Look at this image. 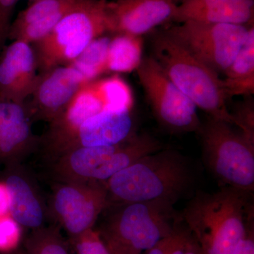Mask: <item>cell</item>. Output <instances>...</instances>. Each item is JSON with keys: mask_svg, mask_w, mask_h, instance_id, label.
<instances>
[{"mask_svg": "<svg viewBox=\"0 0 254 254\" xmlns=\"http://www.w3.org/2000/svg\"><path fill=\"white\" fill-rule=\"evenodd\" d=\"M175 203L155 200L115 205L99 232L110 254H142L173 231Z\"/></svg>", "mask_w": 254, "mask_h": 254, "instance_id": "277c9868", "label": "cell"}, {"mask_svg": "<svg viewBox=\"0 0 254 254\" xmlns=\"http://www.w3.org/2000/svg\"><path fill=\"white\" fill-rule=\"evenodd\" d=\"M131 111L103 110L88 118L63 154L78 147L113 146L129 139L136 134Z\"/></svg>", "mask_w": 254, "mask_h": 254, "instance_id": "9a60e30c", "label": "cell"}, {"mask_svg": "<svg viewBox=\"0 0 254 254\" xmlns=\"http://www.w3.org/2000/svg\"><path fill=\"white\" fill-rule=\"evenodd\" d=\"M197 177L190 158L163 148L138 159L105 182L108 207L164 200L176 203L193 195Z\"/></svg>", "mask_w": 254, "mask_h": 254, "instance_id": "6da1fadb", "label": "cell"}, {"mask_svg": "<svg viewBox=\"0 0 254 254\" xmlns=\"http://www.w3.org/2000/svg\"><path fill=\"white\" fill-rule=\"evenodd\" d=\"M174 0H113L107 2L112 33L143 36L174 22Z\"/></svg>", "mask_w": 254, "mask_h": 254, "instance_id": "7c38bea8", "label": "cell"}, {"mask_svg": "<svg viewBox=\"0 0 254 254\" xmlns=\"http://www.w3.org/2000/svg\"><path fill=\"white\" fill-rule=\"evenodd\" d=\"M103 110L104 105L93 83L82 87L64 111L50 123L46 141L48 149L59 156L63 154L81 125Z\"/></svg>", "mask_w": 254, "mask_h": 254, "instance_id": "5bb4252c", "label": "cell"}, {"mask_svg": "<svg viewBox=\"0 0 254 254\" xmlns=\"http://www.w3.org/2000/svg\"><path fill=\"white\" fill-rule=\"evenodd\" d=\"M9 193V215L20 226L36 229L44 222V212L40 200L26 180L11 174L5 182Z\"/></svg>", "mask_w": 254, "mask_h": 254, "instance_id": "ac0fdd59", "label": "cell"}, {"mask_svg": "<svg viewBox=\"0 0 254 254\" xmlns=\"http://www.w3.org/2000/svg\"><path fill=\"white\" fill-rule=\"evenodd\" d=\"M185 254H203L199 246L194 240L193 236L187 245L186 252Z\"/></svg>", "mask_w": 254, "mask_h": 254, "instance_id": "d6a6232c", "label": "cell"}, {"mask_svg": "<svg viewBox=\"0 0 254 254\" xmlns=\"http://www.w3.org/2000/svg\"><path fill=\"white\" fill-rule=\"evenodd\" d=\"M252 193L230 187L198 190L180 214L203 254H232L254 211Z\"/></svg>", "mask_w": 254, "mask_h": 254, "instance_id": "7a4b0ae2", "label": "cell"}, {"mask_svg": "<svg viewBox=\"0 0 254 254\" xmlns=\"http://www.w3.org/2000/svg\"><path fill=\"white\" fill-rule=\"evenodd\" d=\"M110 39L111 37L105 35L95 38L68 64L81 73L87 83L95 81L107 72Z\"/></svg>", "mask_w": 254, "mask_h": 254, "instance_id": "44dd1931", "label": "cell"}, {"mask_svg": "<svg viewBox=\"0 0 254 254\" xmlns=\"http://www.w3.org/2000/svg\"><path fill=\"white\" fill-rule=\"evenodd\" d=\"M136 72L162 127L172 133H198L202 124L198 108L168 77L153 57L143 58Z\"/></svg>", "mask_w": 254, "mask_h": 254, "instance_id": "ba28073f", "label": "cell"}, {"mask_svg": "<svg viewBox=\"0 0 254 254\" xmlns=\"http://www.w3.org/2000/svg\"><path fill=\"white\" fill-rule=\"evenodd\" d=\"M106 1H113V0H106Z\"/></svg>", "mask_w": 254, "mask_h": 254, "instance_id": "d590c367", "label": "cell"}, {"mask_svg": "<svg viewBox=\"0 0 254 254\" xmlns=\"http://www.w3.org/2000/svg\"><path fill=\"white\" fill-rule=\"evenodd\" d=\"M87 83L69 65L39 73L36 86L24 105L28 116L53 123ZM26 100V101H27Z\"/></svg>", "mask_w": 254, "mask_h": 254, "instance_id": "8fae6325", "label": "cell"}, {"mask_svg": "<svg viewBox=\"0 0 254 254\" xmlns=\"http://www.w3.org/2000/svg\"><path fill=\"white\" fill-rule=\"evenodd\" d=\"M174 1H175V2L177 3V4H180V2L182 1V0H174Z\"/></svg>", "mask_w": 254, "mask_h": 254, "instance_id": "e575fe53", "label": "cell"}, {"mask_svg": "<svg viewBox=\"0 0 254 254\" xmlns=\"http://www.w3.org/2000/svg\"><path fill=\"white\" fill-rule=\"evenodd\" d=\"M198 133L205 166L219 183L253 193L254 143L230 124L213 118L201 125Z\"/></svg>", "mask_w": 254, "mask_h": 254, "instance_id": "8992f818", "label": "cell"}, {"mask_svg": "<svg viewBox=\"0 0 254 254\" xmlns=\"http://www.w3.org/2000/svg\"><path fill=\"white\" fill-rule=\"evenodd\" d=\"M26 254H70L67 246L56 228L33 230L25 242Z\"/></svg>", "mask_w": 254, "mask_h": 254, "instance_id": "603a6c76", "label": "cell"}, {"mask_svg": "<svg viewBox=\"0 0 254 254\" xmlns=\"http://www.w3.org/2000/svg\"><path fill=\"white\" fill-rule=\"evenodd\" d=\"M10 198L5 183H0V218L9 215Z\"/></svg>", "mask_w": 254, "mask_h": 254, "instance_id": "4dcf8cb0", "label": "cell"}, {"mask_svg": "<svg viewBox=\"0 0 254 254\" xmlns=\"http://www.w3.org/2000/svg\"><path fill=\"white\" fill-rule=\"evenodd\" d=\"M232 254H254V213L249 216L245 235Z\"/></svg>", "mask_w": 254, "mask_h": 254, "instance_id": "f546056e", "label": "cell"}, {"mask_svg": "<svg viewBox=\"0 0 254 254\" xmlns=\"http://www.w3.org/2000/svg\"><path fill=\"white\" fill-rule=\"evenodd\" d=\"M106 0H76L51 33L35 43L39 73L66 66L95 38L111 33Z\"/></svg>", "mask_w": 254, "mask_h": 254, "instance_id": "5b68a950", "label": "cell"}, {"mask_svg": "<svg viewBox=\"0 0 254 254\" xmlns=\"http://www.w3.org/2000/svg\"><path fill=\"white\" fill-rule=\"evenodd\" d=\"M143 37L115 33L108 48L107 72L131 73L143 60Z\"/></svg>", "mask_w": 254, "mask_h": 254, "instance_id": "ffe728a7", "label": "cell"}, {"mask_svg": "<svg viewBox=\"0 0 254 254\" xmlns=\"http://www.w3.org/2000/svg\"><path fill=\"white\" fill-rule=\"evenodd\" d=\"M104 110L113 111L132 110L133 95L130 86L118 75L92 82Z\"/></svg>", "mask_w": 254, "mask_h": 254, "instance_id": "7402d4cb", "label": "cell"}, {"mask_svg": "<svg viewBox=\"0 0 254 254\" xmlns=\"http://www.w3.org/2000/svg\"><path fill=\"white\" fill-rule=\"evenodd\" d=\"M254 0H182L177 4L174 22L254 25Z\"/></svg>", "mask_w": 254, "mask_h": 254, "instance_id": "2e32d148", "label": "cell"}, {"mask_svg": "<svg viewBox=\"0 0 254 254\" xmlns=\"http://www.w3.org/2000/svg\"><path fill=\"white\" fill-rule=\"evenodd\" d=\"M76 0H37L28 8L21 11L11 22L9 31L23 27L30 23L55 14L61 10L66 9L73 4Z\"/></svg>", "mask_w": 254, "mask_h": 254, "instance_id": "cb8c5ba5", "label": "cell"}, {"mask_svg": "<svg viewBox=\"0 0 254 254\" xmlns=\"http://www.w3.org/2000/svg\"><path fill=\"white\" fill-rule=\"evenodd\" d=\"M191 238L192 235L190 231L179 242V243L174 248L173 252L170 254H185V252H186L187 245H188L189 242Z\"/></svg>", "mask_w": 254, "mask_h": 254, "instance_id": "1f68e13d", "label": "cell"}, {"mask_svg": "<svg viewBox=\"0 0 254 254\" xmlns=\"http://www.w3.org/2000/svg\"><path fill=\"white\" fill-rule=\"evenodd\" d=\"M147 133L113 146L78 147L60 155L56 171L64 181L106 182L138 159L165 148Z\"/></svg>", "mask_w": 254, "mask_h": 254, "instance_id": "52a82bcc", "label": "cell"}, {"mask_svg": "<svg viewBox=\"0 0 254 254\" xmlns=\"http://www.w3.org/2000/svg\"><path fill=\"white\" fill-rule=\"evenodd\" d=\"M77 254H110L99 232L93 229L73 239Z\"/></svg>", "mask_w": 254, "mask_h": 254, "instance_id": "484cf974", "label": "cell"}, {"mask_svg": "<svg viewBox=\"0 0 254 254\" xmlns=\"http://www.w3.org/2000/svg\"><path fill=\"white\" fill-rule=\"evenodd\" d=\"M222 78L227 98L252 96L254 93V27L238 54L224 71Z\"/></svg>", "mask_w": 254, "mask_h": 254, "instance_id": "d6986e66", "label": "cell"}, {"mask_svg": "<svg viewBox=\"0 0 254 254\" xmlns=\"http://www.w3.org/2000/svg\"><path fill=\"white\" fill-rule=\"evenodd\" d=\"M0 254H26L24 251L22 250H11L9 252H3Z\"/></svg>", "mask_w": 254, "mask_h": 254, "instance_id": "836d02e7", "label": "cell"}, {"mask_svg": "<svg viewBox=\"0 0 254 254\" xmlns=\"http://www.w3.org/2000/svg\"><path fill=\"white\" fill-rule=\"evenodd\" d=\"M29 116L24 104L0 98V155L9 157L31 141Z\"/></svg>", "mask_w": 254, "mask_h": 254, "instance_id": "e0dca14e", "label": "cell"}, {"mask_svg": "<svg viewBox=\"0 0 254 254\" xmlns=\"http://www.w3.org/2000/svg\"><path fill=\"white\" fill-rule=\"evenodd\" d=\"M190 230L185 224L179 222L173 231L157 242L149 250L145 251L143 254H170L180 240L187 235Z\"/></svg>", "mask_w": 254, "mask_h": 254, "instance_id": "83f0119b", "label": "cell"}, {"mask_svg": "<svg viewBox=\"0 0 254 254\" xmlns=\"http://www.w3.org/2000/svg\"><path fill=\"white\" fill-rule=\"evenodd\" d=\"M155 61L165 74L209 118L233 125L229 99L219 73L192 54L165 29L152 32Z\"/></svg>", "mask_w": 254, "mask_h": 254, "instance_id": "3957f363", "label": "cell"}, {"mask_svg": "<svg viewBox=\"0 0 254 254\" xmlns=\"http://www.w3.org/2000/svg\"><path fill=\"white\" fill-rule=\"evenodd\" d=\"M252 26L187 21L165 31L217 73L231 64Z\"/></svg>", "mask_w": 254, "mask_h": 254, "instance_id": "9c48e42d", "label": "cell"}, {"mask_svg": "<svg viewBox=\"0 0 254 254\" xmlns=\"http://www.w3.org/2000/svg\"><path fill=\"white\" fill-rule=\"evenodd\" d=\"M34 1H37V0H34Z\"/></svg>", "mask_w": 254, "mask_h": 254, "instance_id": "8d00e7d4", "label": "cell"}, {"mask_svg": "<svg viewBox=\"0 0 254 254\" xmlns=\"http://www.w3.org/2000/svg\"><path fill=\"white\" fill-rule=\"evenodd\" d=\"M37 70L31 44L13 41L0 57V98L24 104L38 81Z\"/></svg>", "mask_w": 254, "mask_h": 254, "instance_id": "4fadbf2b", "label": "cell"}, {"mask_svg": "<svg viewBox=\"0 0 254 254\" xmlns=\"http://www.w3.org/2000/svg\"><path fill=\"white\" fill-rule=\"evenodd\" d=\"M21 235L20 225L10 215L0 218V250H14Z\"/></svg>", "mask_w": 254, "mask_h": 254, "instance_id": "4316f807", "label": "cell"}, {"mask_svg": "<svg viewBox=\"0 0 254 254\" xmlns=\"http://www.w3.org/2000/svg\"><path fill=\"white\" fill-rule=\"evenodd\" d=\"M233 125L252 143H254V102L252 96L245 97L243 101L230 112Z\"/></svg>", "mask_w": 254, "mask_h": 254, "instance_id": "d4e9b609", "label": "cell"}, {"mask_svg": "<svg viewBox=\"0 0 254 254\" xmlns=\"http://www.w3.org/2000/svg\"><path fill=\"white\" fill-rule=\"evenodd\" d=\"M108 207L105 182L64 181L53 195L55 215L73 239L93 229Z\"/></svg>", "mask_w": 254, "mask_h": 254, "instance_id": "30bf717a", "label": "cell"}, {"mask_svg": "<svg viewBox=\"0 0 254 254\" xmlns=\"http://www.w3.org/2000/svg\"><path fill=\"white\" fill-rule=\"evenodd\" d=\"M18 0H0V54L8 39L11 16Z\"/></svg>", "mask_w": 254, "mask_h": 254, "instance_id": "f1b7e54d", "label": "cell"}]
</instances>
